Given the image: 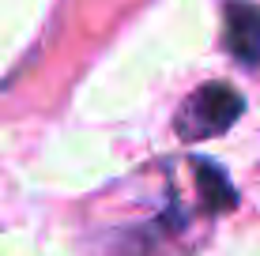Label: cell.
<instances>
[{
  "label": "cell",
  "instance_id": "obj_1",
  "mask_svg": "<svg viewBox=\"0 0 260 256\" xmlns=\"http://www.w3.org/2000/svg\"><path fill=\"white\" fill-rule=\"evenodd\" d=\"M241 113H245V94L238 87L222 83V79H211L181 102L174 128L181 139L196 143V139H211V136H222L226 128H234Z\"/></svg>",
  "mask_w": 260,
  "mask_h": 256
},
{
  "label": "cell",
  "instance_id": "obj_2",
  "mask_svg": "<svg viewBox=\"0 0 260 256\" xmlns=\"http://www.w3.org/2000/svg\"><path fill=\"white\" fill-rule=\"evenodd\" d=\"M222 42L234 53L241 68H260V4L249 0H226L222 8Z\"/></svg>",
  "mask_w": 260,
  "mask_h": 256
},
{
  "label": "cell",
  "instance_id": "obj_3",
  "mask_svg": "<svg viewBox=\"0 0 260 256\" xmlns=\"http://www.w3.org/2000/svg\"><path fill=\"white\" fill-rule=\"evenodd\" d=\"M192 173H196V189H200V200L208 211H230L238 207V189L230 185L226 170L211 158H192Z\"/></svg>",
  "mask_w": 260,
  "mask_h": 256
}]
</instances>
